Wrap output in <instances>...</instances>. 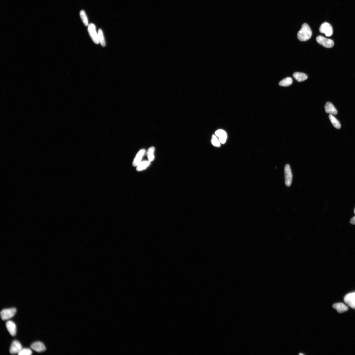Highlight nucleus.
<instances>
[{"instance_id": "nucleus-1", "label": "nucleus", "mask_w": 355, "mask_h": 355, "mask_svg": "<svg viewBox=\"0 0 355 355\" xmlns=\"http://www.w3.org/2000/svg\"><path fill=\"white\" fill-rule=\"evenodd\" d=\"M312 35V31L308 25L304 24L297 34L298 39L301 41H306L310 39Z\"/></svg>"}, {"instance_id": "nucleus-2", "label": "nucleus", "mask_w": 355, "mask_h": 355, "mask_svg": "<svg viewBox=\"0 0 355 355\" xmlns=\"http://www.w3.org/2000/svg\"><path fill=\"white\" fill-rule=\"evenodd\" d=\"M16 312V309L14 308L4 309L1 312V318L3 320H8L12 318Z\"/></svg>"}, {"instance_id": "nucleus-3", "label": "nucleus", "mask_w": 355, "mask_h": 355, "mask_svg": "<svg viewBox=\"0 0 355 355\" xmlns=\"http://www.w3.org/2000/svg\"><path fill=\"white\" fill-rule=\"evenodd\" d=\"M316 40L318 43L326 48H332L334 45V41L333 40L327 39V38L321 36H319L317 37Z\"/></svg>"}, {"instance_id": "nucleus-4", "label": "nucleus", "mask_w": 355, "mask_h": 355, "mask_svg": "<svg viewBox=\"0 0 355 355\" xmlns=\"http://www.w3.org/2000/svg\"><path fill=\"white\" fill-rule=\"evenodd\" d=\"M284 174L285 185L288 187L291 186L293 176L291 166L288 164L285 166Z\"/></svg>"}, {"instance_id": "nucleus-5", "label": "nucleus", "mask_w": 355, "mask_h": 355, "mask_svg": "<svg viewBox=\"0 0 355 355\" xmlns=\"http://www.w3.org/2000/svg\"><path fill=\"white\" fill-rule=\"evenodd\" d=\"M88 31L89 35L94 42L96 44H98L99 41L98 37V34L97 33L96 28L95 25L93 24H90L88 26Z\"/></svg>"}, {"instance_id": "nucleus-6", "label": "nucleus", "mask_w": 355, "mask_h": 355, "mask_svg": "<svg viewBox=\"0 0 355 355\" xmlns=\"http://www.w3.org/2000/svg\"><path fill=\"white\" fill-rule=\"evenodd\" d=\"M320 33L325 34L327 37H330L333 34V28L329 23L325 22L320 26L319 29Z\"/></svg>"}, {"instance_id": "nucleus-7", "label": "nucleus", "mask_w": 355, "mask_h": 355, "mask_svg": "<svg viewBox=\"0 0 355 355\" xmlns=\"http://www.w3.org/2000/svg\"><path fill=\"white\" fill-rule=\"evenodd\" d=\"M344 301L350 307L355 309V292L347 294L344 297Z\"/></svg>"}, {"instance_id": "nucleus-8", "label": "nucleus", "mask_w": 355, "mask_h": 355, "mask_svg": "<svg viewBox=\"0 0 355 355\" xmlns=\"http://www.w3.org/2000/svg\"><path fill=\"white\" fill-rule=\"evenodd\" d=\"M22 349V347L20 342L17 340H15L11 344L10 352L11 354H18Z\"/></svg>"}, {"instance_id": "nucleus-9", "label": "nucleus", "mask_w": 355, "mask_h": 355, "mask_svg": "<svg viewBox=\"0 0 355 355\" xmlns=\"http://www.w3.org/2000/svg\"><path fill=\"white\" fill-rule=\"evenodd\" d=\"M6 326L10 335L12 337L15 336L17 333L16 324L12 320H9L6 323Z\"/></svg>"}, {"instance_id": "nucleus-10", "label": "nucleus", "mask_w": 355, "mask_h": 355, "mask_svg": "<svg viewBox=\"0 0 355 355\" xmlns=\"http://www.w3.org/2000/svg\"><path fill=\"white\" fill-rule=\"evenodd\" d=\"M30 347L32 349L39 353L44 352L46 349L44 343L40 341L33 343Z\"/></svg>"}, {"instance_id": "nucleus-11", "label": "nucleus", "mask_w": 355, "mask_h": 355, "mask_svg": "<svg viewBox=\"0 0 355 355\" xmlns=\"http://www.w3.org/2000/svg\"><path fill=\"white\" fill-rule=\"evenodd\" d=\"M146 151L144 149L140 150L136 155L135 158L133 162V165L134 166H137L142 162V160L144 156Z\"/></svg>"}, {"instance_id": "nucleus-12", "label": "nucleus", "mask_w": 355, "mask_h": 355, "mask_svg": "<svg viewBox=\"0 0 355 355\" xmlns=\"http://www.w3.org/2000/svg\"><path fill=\"white\" fill-rule=\"evenodd\" d=\"M326 113L332 115H337L338 113L337 110L335 108L333 104L330 102H327L324 106Z\"/></svg>"}, {"instance_id": "nucleus-13", "label": "nucleus", "mask_w": 355, "mask_h": 355, "mask_svg": "<svg viewBox=\"0 0 355 355\" xmlns=\"http://www.w3.org/2000/svg\"><path fill=\"white\" fill-rule=\"evenodd\" d=\"M215 134L219 137L221 143L224 144L226 142L227 139V133L223 130H219L215 132Z\"/></svg>"}, {"instance_id": "nucleus-14", "label": "nucleus", "mask_w": 355, "mask_h": 355, "mask_svg": "<svg viewBox=\"0 0 355 355\" xmlns=\"http://www.w3.org/2000/svg\"><path fill=\"white\" fill-rule=\"evenodd\" d=\"M333 307L339 313L345 312L348 310V308L346 305L342 303H336L333 304Z\"/></svg>"}, {"instance_id": "nucleus-15", "label": "nucleus", "mask_w": 355, "mask_h": 355, "mask_svg": "<svg viewBox=\"0 0 355 355\" xmlns=\"http://www.w3.org/2000/svg\"><path fill=\"white\" fill-rule=\"evenodd\" d=\"M293 76L297 81L299 82L305 81L308 78V76L306 74L300 72H295L293 74Z\"/></svg>"}, {"instance_id": "nucleus-16", "label": "nucleus", "mask_w": 355, "mask_h": 355, "mask_svg": "<svg viewBox=\"0 0 355 355\" xmlns=\"http://www.w3.org/2000/svg\"><path fill=\"white\" fill-rule=\"evenodd\" d=\"M329 118L331 123L335 128L337 129L341 128V125L340 123L333 115L330 114Z\"/></svg>"}, {"instance_id": "nucleus-17", "label": "nucleus", "mask_w": 355, "mask_h": 355, "mask_svg": "<svg viewBox=\"0 0 355 355\" xmlns=\"http://www.w3.org/2000/svg\"><path fill=\"white\" fill-rule=\"evenodd\" d=\"M150 165V161H145L142 162L137 166L136 170L137 171L143 170L146 169Z\"/></svg>"}, {"instance_id": "nucleus-18", "label": "nucleus", "mask_w": 355, "mask_h": 355, "mask_svg": "<svg viewBox=\"0 0 355 355\" xmlns=\"http://www.w3.org/2000/svg\"><path fill=\"white\" fill-rule=\"evenodd\" d=\"M292 83V79L291 77H288L282 80L279 83V85L281 86L288 87L291 85Z\"/></svg>"}, {"instance_id": "nucleus-19", "label": "nucleus", "mask_w": 355, "mask_h": 355, "mask_svg": "<svg viewBox=\"0 0 355 355\" xmlns=\"http://www.w3.org/2000/svg\"><path fill=\"white\" fill-rule=\"evenodd\" d=\"M155 149L153 147H152L149 149L147 152V156L149 159V161L150 162L153 161L154 159V153Z\"/></svg>"}, {"instance_id": "nucleus-20", "label": "nucleus", "mask_w": 355, "mask_h": 355, "mask_svg": "<svg viewBox=\"0 0 355 355\" xmlns=\"http://www.w3.org/2000/svg\"><path fill=\"white\" fill-rule=\"evenodd\" d=\"M98 37L99 41V43H100L103 47H105L106 45V42L105 40L104 33L101 29L98 30Z\"/></svg>"}, {"instance_id": "nucleus-21", "label": "nucleus", "mask_w": 355, "mask_h": 355, "mask_svg": "<svg viewBox=\"0 0 355 355\" xmlns=\"http://www.w3.org/2000/svg\"><path fill=\"white\" fill-rule=\"evenodd\" d=\"M80 15L84 24L86 26H87L88 25V21L85 11L81 10L80 12Z\"/></svg>"}, {"instance_id": "nucleus-22", "label": "nucleus", "mask_w": 355, "mask_h": 355, "mask_svg": "<svg viewBox=\"0 0 355 355\" xmlns=\"http://www.w3.org/2000/svg\"><path fill=\"white\" fill-rule=\"evenodd\" d=\"M212 143L213 146H214L217 147H219L220 146L221 143L219 140L215 135H213L212 136Z\"/></svg>"}, {"instance_id": "nucleus-23", "label": "nucleus", "mask_w": 355, "mask_h": 355, "mask_svg": "<svg viewBox=\"0 0 355 355\" xmlns=\"http://www.w3.org/2000/svg\"><path fill=\"white\" fill-rule=\"evenodd\" d=\"M32 351L29 348L22 349L18 354L19 355H30L32 354Z\"/></svg>"}, {"instance_id": "nucleus-24", "label": "nucleus", "mask_w": 355, "mask_h": 355, "mask_svg": "<svg viewBox=\"0 0 355 355\" xmlns=\"http://www.w3.org/2000/svg\"><path fill=\"white\" fill-rule=\"evenodd\" d=\"M350 222L351 224L353 225H355V216L353 217V218L351 219L350 221Z\"/></svg>"}, {"instance_id": "nucleus-25", "label": "nucleus", "mask_w": 355, "mask_h": 355, "mask_svg": "<svg viewBox=\"0 0 355 355\" xmlns=\"http://www.w3.org/2000/svg\"><path fill=\"white\" fill-rule=\"evenodd\" d=\"M299 354L300 355H304V354L303 353H299Z\"/></svg>"}, {"instance_id": "nucleus-26", "label": "nucleus", "mask_w": 355, "mask_h": 355, "mask_svg": "<svg viewBox=\"0 0 355 355\" xmlns=\"http://www.w3.org/2000/svg\"><path fill=\"white\" fill-rule=\"evenodd\" d=\"M354 214H355V209H354Z\"/></svg>"}]
</instances>
